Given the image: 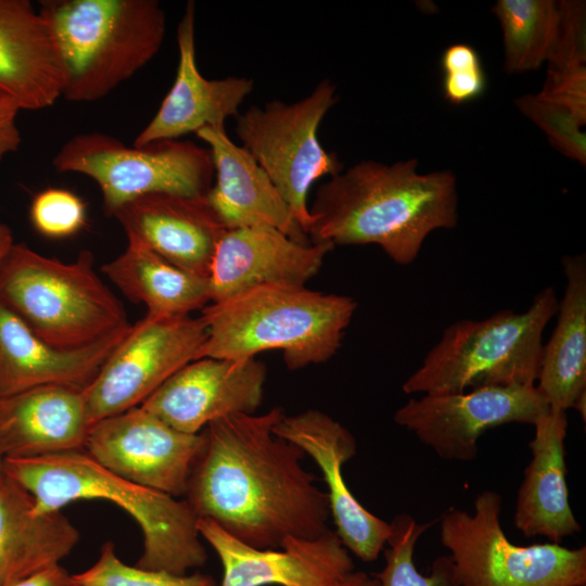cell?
I'll use <instances>...</instances> for the list:
<instances>
[{
  "instance_id": "obj_1",
  "label": "cell",
  "mask_w": 586,
  "mask_h": 586,
  "mask_svg": "<svg viewBox=\"0 0 586 586\" xmlns=\"http://www.w3.org/2000/svg\"><path fill=\"white\" fill-rule=\"evenodd\" d=\"M283 415L273 407L211 422L183 497L198 518L260 549L330 530L328 496L303 467L304 451L273 433Z\"/></svg>"
},
{
  "instance_id": "obj_2",
  "label": "cell",
  "mask_w": 586,
  "mask_h": 586,
  "mask_svg": "<svg viewBox=\"0 0 586 586\" xmlns=\"http://www.w3.org/2000/svg\"><path fill=\"white\" fill-rule=\"evenodd\" d=\"M311 242L375 244L398 265L419 255L426 237L458 222L456 177L418 171V160H367L322 183L311 207Z\"/></svg>"
},
{
  "instance_id": "obj_3",
  "label": "cell",
  "mask_w": 586,
  "mask_h": 586,
  "mask_svg": "<svg viewBox=\"0 0 586 586\" xmlns=\"http://www.w3.org/2000/svg\"><path fill=\"white\" fill-rule=\"evenodd\" d=\"M4 470L34 497L39 512L60 511L80 499L113 501L141 528L136 566L183 575L203 566L207 552L198 517L183 499L138 485L109 471L85 450L2 459Z\"/></svg>"
},
{
  "instance_id": "obj_4",
  "label": "cell",
  "mask_w": 586,
  "mask_h": 586,
  "mask_svg": "<svg viewBox=\"0 0 586 586\" xmlns=\"http://www.w3.org/2000/svg\"><path fill=\"white\" fill-rule=\"evenodd\" d=\"M357 309L346 295L296 284H267L209 303L201 310L203 357L245 360L278 349L290 370L322 364L339 351Z\"/></svg>"
},
{
  "instance_id": "obj_5",
  "label": "cell",
  "mask_w": 586,
  "mask_h": 586,
  "mask_svg": "<svg viewBox=\"0 0 586 586\" xmlns=\"http://www.w3.org/2000/svg\"><path fill=\"white\" fill-rule=\"evenodd\" d=\"M39 12L58 39L62 97L72 102L106 97L157 54L166 33L156 0H43Z\"/></svg>"
},
{
  "instance_id": "obj_6",
  "label": "cell",
  "mask_w": 586,
  "mask_h": 586,
  "mask_svg": "<svg viewBox=\"0 0 586 586\" xmlns=\"http://www.w3.org/2000/svg\"><path fill=\"white\" fill-rule=\"evenodd\" d=\"M558 306L555 289L547 286L523 313L500 309L482 320L463 319L448 326L421 366L403 383V392L440 394L535 385L543 333Z\"/></svg>"
},
{
  "instance_id": "obj_7",
  "label": "cell",
  "mask_w": 586,
  "mask_h": 586,
  "mask_svg": "<svg viewBox=\"0 0 586 586\" xmlns=\"http://www.w3.org/2000/svg\"><path fill=\"white\" fill-rule=\"evenodd\" d=\"M0 301L38 337L61 349L88 346L130 326L88 251L63 263L14 243L0 265Z\"/></svg>"
},
{
  "instance_id": "obj_8",
  "label": "cell",
  "mask_w": 586,
  "mask_h": 586,
  "mask_svg": "<svg viewBox=\"0 0 586 586\" xmlns=\"http://www.w3.org/2000/svg\"><path fill=\"white\" fill-rule=\"evenodd\" d=\"M501 496L480 493L473 512L451 508L440 518L459 586H585L586 547L556 543L519 546L500 524Z\"/></svg>"
},
{
  "instance_id": "obj_9",
  "label": "cell",
  "mask_w": 586,
  "mask_h": 586,
  "mask_svg": "<svg viewBox=\"0 0 586 586\" xmlns=\"http://www.w3.org/2000/svg\"><path fill=\"white\" fill-rule=\"evenodd\" d=\"M52 165L58 173H77L95 181L109 216L150 193L206 195L215 178L208 148L178 139L128 146L102 132L74 136Z\"/></svg>"
},
{
  "instance_id": "obj_10",
  "label": "cell",
  "mask_w": 586,
  "mask_h": 586,
  "mask_svg": "<svg viewBox=\"0 0 586 586\" xmlns=\"http://www.w3.org/2000/svg\"><path fill=\"white\" fill-rule=\"evenodd\" d=\"M337 101L336 86L323 79L296 102L275 99L263 106H250L235 117L241 145L268 175L307 238L310 187L319 178L343 170L337 154L328 152L318 138L322 119Z\"/></svg>"
},
{
  "instance_id": "obj_11",
  "label": "cell",
  "mask_w": 586,
  "mask_h": 586,
  "mask_svg": "<svg viewBox=\"0 0 586 586\" xmlns=\"http://www.w3.org/2000/svg\"><path fill=\"white\" fill-rule=\"evenodd\" d=\"M207 335L202 317L152 318L130 324L84 387L91 424L140 406L169 377L198 359Z\"/></svg>"
},
{
  "instance_id": "obj_12",
  "label": "cell",
  "mask_w": 586,
  "mask_h": 586,
  "mask_svg": "<svg viewBox=\"0 0 586 586\" xmlns=\"http://www.w3.org/2000/svg\"><path fill=\"white\" fill-rule=\"evenodd\" d=\"M547 410L536 385L485 386L410 398L396 410L394 421L440 458L472 461L486 430L508 423L533 425Z\"/></svg>"
},
{
  "instance_id": "obj_13",
  "label": "cell",
  "mask_w": 586,
  "mask_h": 586,
  "mask_svg": "<svg viewBox=\"0 0 586 586\" xmlns=\"http://www.w3.org/2000/svg\"><path fill=\"white\" fill-rule=\"evenodd\" d=\"M204 444L203 431H177L138 406L93 423L84 450L118 476L178 498Z\"/></svg>"
},
{
  "instance_id": "obj_14",
  "label": "cell",
  "mask_w": 586,
  "mask_h": 586,
  "mask_svg": "<svg viewBox=\"0 0 586 586\" xmlns=\"http://www.w3.org/2000/svg\"><path fill=\"white\" fill-rule=\"evenodd\" d=\"M266 377L256 358L203 357L176 371L140 407L177 431L198 434L217 419L256 413Z\"/></svg>"
},
{
  "instance_id": "obj_15",
  "label": "cell",
  "mask_w": 586,
  "mask_h": 586,
  "mask_svg": "<svg viewBox=\"0 0 586 586\" xmlns=\"http://www.w3.org/2000/svg\"><path fill=\"white\" fill-rule=\"evenodd\" d=\"M196 528L220 560V586H331L354 571L349 551L333 530L314 538L288 537L280 548L260 549L207 518H198Z\"/></svg>"
},
{
  "instance_id": "obj_16",
  "label": "cell",
  "mask_w": 586,
  "mask_h": 586,
  "mask_svg": "<svg viewBox=\"0 0 586 586\" xmlns=\"http://www.w3.org/2000/svg\"><path fill=\"white\" fill-rule=\"evenodd\" d=\"M273 433L297 446L319 467L328 488L334 532L344 547L365 562L377 560L392 534V525L367 510L344 481L342 467L357 451L354 435L317 409L284 413Z\"/></svg>"
},
{
  "instance_id": "obj_17",
  "label": "cell",
  "mask_w": 586,
  "mask_h": 586,
  "mask_svg": "<svg viewBox=\"0 0 586 586\" xmlns=\"http://www.w3.org/2000/svg\"><path fill=\"white\" fill-rule=\"evenodd\" d=\"M333 249L331 242H297L269 226L226 229L209 267L211 303L260 285H305Z\"/></svg>"
},
{
  "instance_id": "obj_18",
  "label": "cell",
  "mask_w": 586,
  "mask_h": 586,
  "mask_svg": "<svg viewBox=\"0 0 586 586\" xmlns=\"http://www.w3.org/2000/svg\"><path fill=\"white\" fill-rule=\"evenodd\" d=\"M179 61L174 84L133 145L176 140L204 127H224L252 92L254 81L228 76L207 79L199 71L195 52V4L189 1L177 27Z\"/></svg>"
},
{
  "instance_id": "obj_19",
  "label": "cell",
  "mask_w": 586,
  "mask_h": 586,
  "mask_svg": "<svg viewBox=\"0 0 586 586\" xmlns=\"http://www.w3.org/2000/svg\"><path fill=\"white\" fill-rule=\"evenodd\" d=\"M113 217L129 241L205 278H208L213 255L226 230L206 195L150 193L125 203Z\"/></svg>"
},
{
  "instance_id": "obj_20",
  "label": "cell",
  "mask_w": 586,
  "mask_h": 586,
  "mask_svg": "<svg viewBox=\"0 0 586 586\" xmlns=\"http://www.w3.org/2000/svg\"><path fill=\"white\" fill-rule=\"evenodd\" d=\"M493 13L504 41L508 74L585 64L586 11L575 0H498Z\"/></svg>"
},
{
  "instance_id": "obj_21",
  "label": "cell",
  "mask_w": 586,
  "mask_h": 586,
  "mask_svg": "<svg viewBox=\"0 0 586 586\" xmlns=\"http://www.w3.org/2000/svg\"><path fill=\"white\" fill-rule=\"evenodd\" d=\"M91 425L80 386L41 385L0 398V459L84 450Z\"/></svg>"
},
{
  "instance_id": "obj_22",
  "label": "cell",
  "mask_w": 586,
  "mask_h": 586,
  "mask_svg": "<svg viewBox=\"0 0 586 586\" xmlns=\"http://www.w3.org/2000/svg\"><path fill=\"white\" fill-rule=\"evenodd\" d=\"M65 71L49 22L28 0H0V93L21 110H42L62 97Z\"/></svg>"
},
{
  "instance_id": "obj_23",
  "label": "cell",
  "mask_w": 586,
  "mask_h": 586,
  "mask_svg": "<svg viewBox=\"0 0 586 586\" xmlns=\"http://www.w3.org/2000/svg\"><path fill=\"white\" fill-rule=\"evenodd\" d=\"M195 135L212 154L216 181L206 199L226 229L269 226L307 243L268 175L242 145L229 138L225 126L204 127Z\"/></svg>"
},
{
  "instance_id": "obj_24",
  "label": "cell",
  "mask_w": 586,
  "mask_h": 586,
  "mask_svg": "<svg viewBox=\"0 0 586 586\" xmlns=\"http://www.w3.org/2000/svg\"><path fill=\"white\" fill-rule=\"evenodd\" d=\"M129 327L88 346L61 349L38 337L0 301V398L49 384L87 386Z\"/></svg>"
},
{
  "instance_id": "obj_25",
  "label": "cell",
  "mask_w": 586,
  "mask_h": 586,
  "mask_svg": "<svg viewBox=\"0 0 586 586\" xmlns=\"http://www.w3.org/2000/svg\"><path fill=\"white\" fill-rule=\"evenodd\" d=\"M533 425L532 459L518 491L513 521L525 537L544 536L559 544L582 531L569 502L566 411L549 409Z\"/></svg>"
},
{
  "instance_id": "obj_26",
  "label": "cell",
  "mask_w": 586,
  "mask_h": 586,
  "mask_svg": "<svg viewBox=\"0 0 586 586\" xmlns=\"http://www.w3.org/2000/svg\"><path fill=\"white\" fill-rule=\"evenodd\" d=\"M79 532L61 512H39L33 495L0 459V586H10L59 565Z\"/></svg>"
},
{
  "instance_id": "obj_27",
  "label": "cell",
  "mask_w": 586,
  "mask_h": 586,
  "mask_svg": "<svg viewBox=\"0 0 586 586\" xmlns=\"http://www.w3.org/2000/svg\"><path fill=\"white\" fill-rule=\"evenodd\" d=\"M566 279L556 328L543 346L536 387L550 410H578L586 418V258L565 255Z\"/></svg>"
},
{
  "instance_id": "obj_28",
  "label": "cell",
  "mask_w": 586,
  "mask_h": 586,
  "mask_svg": "<svg viewBox=\"0 0 586 586\" xmlns=\"http://www.w3.org/2000/svg\"><path fill=\"white\" fill-rule=\"evenodd\" d=\"M102 272L131 302L144 304L152 318L190 316L211 303L208 278L188 272L144 245L129 241Z\"/></svg>"
},
{
  "instance_id": "obj_29",
  "label": "cell",
  "mask_w": 586,
  "mask_h": 586,
  "mask_svg": "<svg viewBox=\"0 0 586 586\" xmlns=\"http://www.w3.org/2000/svg\"><path fill=\"white\" fill-rule=\"evenodd\" d=\"M433 523H418L405 513L392 520V534L384 551L385 565L373 574L381 586H459L448 556L437 557L431 564L429 575L421 574L415 565L417 542Z\"/></svg>"
},
{
  "instance_id": "obj_30",
  "label": "cell",
  "mask_w": 586,
  "mask_h": 586,
  "mask_svg": "<svg viewBox=\"0 0 586 586\" xmlns=\"http://www.w3.org/2000/svg\"><path fill=\"white\" fill-rule=\"evenodd\" d=\"M73 586H217L209 574L177 575L144 570L123 562L112 542H105L98 560L89 569L72 575Z\"/></svg>"
},
{
  "instance_id": "obj_31",
  "label": "cell",
  "mask_w": 586,
  "mask_h": 586,
  "mask_svg": "<svg viewBox=\"0 0 586 586\" xmlns=\"http://www.w3.org/2000/svg\"><path fill=\"white\" fill-rule=\"evenodd\" d=\"M521 113L539 127L550 143L581 165L586 163V136L583 125L565 109L547 102L534 94L515 100Z\"/></svg>"
},
{
  "instance_id": "obj_32",
  "label": "cell",
  "mask_w": 586,
  "mask_h": 586,
  "mask_svg": "<svg viewBox=\"0 0 586 586\" xmlns=\"http://www.w3.org/2000/svg\"><path fill=\"white\" fill-rule=\"evenodd\" d=\"M29 217L40 234L54 239L66 238L85 226L86 204L66 189L48 188L33 199Z\"/></svg>"
},
{
  "instance_id": "obj_33",
  "label": "cell",
  "mask_w": 586,
  "mask_h": 586,
  "mask_svg": "<svg viewBox=\"0 0 586 586\" xmlns=\"http://www.w3.org/2000/svg\"><path fill=\"white\" fill-rule=\"evenodd\" d=\"M442 89L455 105L479 99L486 90V75L477 51L467 43L447 47L441 56Z\"/></svg>"
},
{
  "instance_id": "obj_34",
  "label": "cell",
  "mask_w": 586,
  "mask_h": 586,
  "mask_svg": "<svg viewBox=\"0 0 586 586\" xmlns=\"http://www.w3.org/2000/svg\"><path fill=\"white\" fill-rule=\"evenodd\" d=\"M540 99L569 111L583 126L586 124V65L548 68Z\"/></svg>"
},
{
  "instance_id": "obj_35",
  "label": "cell",
  "mask_w": 586,
  "mask_h": 586,
  "mask_svg": "<svg viewBox=\"0 0 586 586\" xmlns=\"http://www.w3.org/2000/svg\"><path fill=\"white\" fill-rule=\"evenodd\" d=\"M20 111L18 104L11 97L0 93V161L15 152L21 144V132L16 124Z\"/></svg>"
},
{
  "instance_id": "obj_36",
  "label": "cell",
  "mask_w": 586,
  "mask_h": 586,
  "mask_svg": "<svg viewBox=\"0 0 586 586\" xmlns=\"http://www.w3.org/2000/svg\"><path fill=\"white\" fill-rule=\"evenodd\" d=\"M10 586H73L72 575L60 564Z\"/></svg>"
},
{
  "instance_id": "obj_37",
  "label": "cell",
  "mask_w": 586,
  "mask_h": 586,
  "mask_svg": "<svg viewBox=\"0 0 586 586\" xmlns=\"http://www.w3.org/2000/svg\"><path fill=\"white\" fill-rule=\"evenodd\" d=\"M331 586H381L374 575L364 571H353Z\"/></svg>"
},
{
  "instance_id": "obj_38",
  "label": "cell",
  "mask_w": 586,
  "mask_h": 586,
  "mask_svg": "<svg viewBox=\"0 0 586 586\" xmlns=\"http://www.w3.org/2000/svg\"><path fill=\"white\" fill-rule=\"evenodd\" d=\"M14 244L13 233L8 225L0 221V265Z\"/></svg>"
}]
</instances>
